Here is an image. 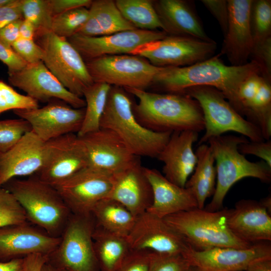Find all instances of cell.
Instances as JSON below:
<instances>
[{
  "mask_svg": "<svg viewBox=\"0 0 271 271\" xmlns=\"http://www.w3.org/2000/svg\"><path fill=\"white\" fill-rule=\"evenodd\" d=\"M247 141L243 136L221 135L208 141L215 159L216 182L212 199L204 207L205 210L214 212L222 209L228 191L244 178L252 177L270 183L271 167L262 160L250 162L239 152L238 146Z\"/></svg>",
  "mask_w": 271,
  "mask_h": 271,
  "instance_id": "5",
  "label": "cell"
},
{
  "mask_svg": "<svg viewBox=\"0 0 271 271\" xmlns=\"http://www.w3.org/2000/svg\"><path fill=\"white\" fill-rule=\"evenodd\" d=\"M239 152L242 155H252L261 159L271 167V141L261 142L248 140L238 146Z\"/></svg>",
  "mask_w": 271,
  "mask_h": 271,
  "instance_id": "45",
  "label": "cell"
},
{
  "mask_svg": "<svg viewBox=\"0 0 271 271\" xmlns=\"http://www.w3.org/2000/svg\"><path fill=\"white\" fill-rule=\"evenodd\" d=\"M216 48L217 43L213 40L167 35L138 47L130 54L143 57L158 67H184L210 58Z\"/></svg>",
  "mask_w": 271,
  "mask_h": 271,
  "instance_id": "11",
  "label": "cell"
},
{
  "mask_svg": "<svg viewBox=\"0 0 271 271\" xmlns=\"http://www.w3.org/2000/svg\"><path fill=\"white\" fill-rule=\"evenodd\" d=\"M48 153V142L32 130L26 133L7 152L0 153V187L17 177L31 176L43 167Z\"/></svg>",
  "mask_w": 271,
  "mask_h": 271,
  "instance_id": "20",
  "label": "cell"
},
{
  "mask_svg": "<svg viewBox=\"0 0 271 271\" xmlns=\"http://www.w3.org/2000/svg\"><path fill=\"white\" fill-rule=\"evenodd\" d=\"M189 265L182 254H162L153 252L150 271H184Z\"/></svg>",
  "mask_w": 271,
  "mask_h": 271,
  "instance_id": "42",
  "label": "cell"
},
{
  "mask_svg": "<svg viewBox=\"0 0 271 271\" xmlns=\"http://www.w3.org/2000/svg\"><path fill=\"white\" fill-rule=\"evenodd\" d=\"M153 190V200L147 211L160 217L198 208L191 191L166 179L158 170L144 167Z\"/></svg>",
  "mask_w": 271,
  "mask_h": 271,
  "instance_id": "27",
  "label": "cell"
},
{
  "mask_svg": "<svg viewBox=\"0 0 271 271\" xmlns=\"http://www.w3.org/2000/svg\"><path fill=\"white\" fill-rule=\"evenodd\" d=\"M34 40L48 70L68 90L82 98L85 89L94 82L77 50L67 39L51 31L36 32Z\"/></svg>",
  "mask_w": 271,
  "mask_h": 271,
  "instance_id": "8",
  "label": "cell"
},
{
  "mask_svg": "<svg viewBox=\"0 0 271 271\" xmlns=\"http://www.w3.org/2000/svg\"><path fill=\"white\" fill-rule=\"evenodd\" d=\"M23 19L13 22L0 29V42L11 47L20 38L19 29Z\"/></svg>",
  "mask_w": 271,
  "mask_h": 271,
  "instance_id": "50",
  "label": "cell"
},
{
  "mask_svg": "<svg viewBox=\"0 0 271 271\" xmlns=\"http://www.w3.org/2000/svg\"><path fill=\"white\" fill-rule=\"evenodd\" d=\"M23 18L31 23L36 32L51 31L53 15L49 0H21Z\"/></svg>",
  "mask_w": 271,
  "mask_h": 271,
  "instance_id": "37",
  "label": "cell"
},
{
  "mask_svg": "<svg viewBox=\"0 0 271 271\" xmlns=\"http://www.w3.org/2000/svg\"><path fill=\"white\" fill-rule=\"evenodd\" d=\"M60 240V237L52 236L29 222L1 227L0 261L23 258L35 253L48 256Z\"/></svg>",
  "mask_w": 271,
  "mask_h": 271,
  "instance_id": "19",
  "label": "cell"
},
{
  "mask_svg": "<svg viewBox=\"0 0 271 271\" xmlns=\"http://www.w3.org/2000/svg\"><path fill=\"white\" fill-rule=\"evenodd\" d=\"M249 60L257 65L259 75L271 82V37L253 44Z\"/></svg>",
  "mask_w": 271,
  "mask_h": 271,
  "instance_id": "41",
  "label": "cell"
},
{
  "mask_svg": "<svg viewBox=\"0 0 271 271\" xmlns=\"http://www.w3.org/2000/svg\"><path fill=\"white\" fill-rule=\"evenodd\" d=\"M12 1V0H0V8L8 5Z\"/></svg>",
  "mask_w": 271,
  "mask_h": 271,
  "instance_id": "58",
  "label": "cell"
},
{
  "mask_svg": "<svg viewBox=\"0 0 271 271\" xmlns=\"http://www.w3.org/2000/svg\"><path fill=\"white\" fill-rule=\"evenodd\" d=\"M124 89L111 86L100 127L114 132L135 156L157 158L172 132H159L144 127L133 112V102Z\"/></svg>",
  "mask_w": 271,
  "mask_h": 271,
  "instance_id": "3",
  "label": "cell"
},
{
  "mask_svg": "<svg viewBox=\"0 0 271 271\" xmlns=\"http://www.w3.org/2000/svg\"><path fill=\"white\" fill-rule=\"evenodd\" d=\"M95 227L91 213H72L47 261L68 271H100L92 238Z\"/></svg>",
  "mask_w": 271,
  "mask_h": 271,
  "instance_id": "9",
  "label": "cell"
},
{
  "mask_svg": "<svg viewBox=\"0 0 271 271\" xmlns=\"http://www.w3.org/2000/svg\"><path fill=\"white\" fill-rule=\"evenodd\" d=\"M111 86L102 82H95L83 91L86 105L81 127L77 133L79 137L96 131L103 113Z\"/></svg>",
  "mask_w": 271,
  "mask_h": 271,
  "instance_id": "33",
  "label": "cell"
},
{
  "mask_svg": "<svg viewBox=\"0 0 271 271\" xmlns=\"http://www.w3.org/2000/svg\"><path fill=\"white\" fill-rule=\"evenodd\" d=\"M36 30L33 25L27 20L23 19L19 29L20 38L34 40Z\"/></svg>",
  "mask_w": 271,
  "mask_h": 271,
  "instance_id": "52",
  "label": "cell"
},
{
  "mask_svg": "<svg viewBox=\"0 0 271 271\" xmlns=\"http://www.w3.org/2000/svg\"><path fill=\"white\" fill-rule=\"evenodd\" d=\"M84 145L75 133H68L48 141V153L42 168L35 174L55 187L88 166Z\"/></svg>",
  "mask_w": 271,
  "mask_h": 271,
  "instance_id": "14",
  "label": "cell"
},
{
  "mask_svg": "<svg viewBox=\"0 0 271 271\" xmlns=\"http://www.w3.org/2000/svg\"><path fill=\"white\" fill-rule=\"evenodd\" d=\"M184 271H203L199 267L192 265H189L188 267Z\"/></svg>",
  "mask_w": 271,
  "mask_h": 271,
  "instance_id": "57",
  "label": "cell"
},
{
  "mask_svg": "<svg viewBox=\"0 0 271 271\" xmlns=\"http://www.w3.org/2000/svg\"><path fill=\"white\" fill-rule=\"evenodd\" d=\"M132 249L183 255L192 248L186 239L163 218L148 211L136 217L127 236Z\"/></svg>",
  "mask_w": 271,
  "mask_h": 271,
  "instance_id": "15",
  "label": "cell"
},
{
  "mask_svg": "<svg viewBox=\"0 0 271 271\" xmlns=\"http://www.w3.org/2000/svg\"><path fill=\"white\" fill-rule=\"evenodd\" d=\"M23 19L21 0H12L8 5L0 8V29Z\"/></svg>",
  "mask_w": 271,
  "mask_h": 271,
  "instance_id": "48",
  "label": "cell"
},
{
  "mask_svg": "<svg viewBox=\"0 0 271 271\" xmlns=\"http://www.w3.org/2000/svg\"><path fill=\"white\" fill-rule=\"evenodd\" d=\"M91 213L96 226L125 237L131 231L136 219V217L123 205L109 198L97 202Z\"/></svg>",
  "mask_w": 271,
  "mask_h": 271,
  "instance_id": "32",
  "label": "cell"
},
{
  "mask_svg": "<svg viewBox=\"0 0 271 271\" xmlns=\"http://www.w3.org/2000/svg\"><path fill=\"white\" fill-rule=\"evenodd\" d=\"M85 62L94 83H105L123 89L145 90L151 86L162 68L131 54L103 56Z\"/></svg>",
  "mask_w": 271,
  "mask_h": 271,
  "instance_id": "10",
  "label": "cell"
},
{
  "mask_svg": "<svg viewBox=\"0 0 271 271\" xmlns=\"http://www.w3.org/2000/svg\"><path fill=\"white\" fill-rule=\"evenodd\" d=\"M48 256L40 253L30 254L24 258L23 271H41Z\"/></svg>",
  "mask_w": 271,
  "mask_h": 271,
  "instance_id": "51",
  "label": "cell"
},
{
  "mask_svg": "<svg viewBox=\"0 0 271 271\" xmlns=\"http://www.w3.org/2000/svg\"><path fill=\"white\" fill-rule=\"evenodd\" d=\"M230 211V209L227 208L214 212L196 208L163 219L196 250L216 247H250L251 244L239 239L229 229L227 220Z\"/></svg>",
  "mask_w": 271,
  "mask_h": 271,
  "instance_id": "6",
  "label": "cell"
},
{
  "mask_svg": "<svg viewBox=\"0 0 271 271\" xmlns=\"http://www.w3.org/2000/svg\"><path fill=\"white\" fill-rule=\"evenodd\" d=\"M270 84L254 74L246 79L238 90L241 115L260 129L264 140L271 137Z\"/></svg>",
  "mask_w": 271,
  "mask_h": 271,
  "instance_id": "25",
  "label": "cell"
},
{
  "mask_svg": "<svg viewBox=\"0 0 271 271\" xmlns=\"http://www.w3.org/2000/svg\"><path fill=\"white\" fill-rule=\"evenodd\" d=\"M85 107L76 108L59 99H52L42 107L13 110L26 120L32 131L40 139L48 142L68 133H77L85 114Z\"/></svg>",
  "mask_w": 271,
  "mask_h": 271,
  "instance_id": "13",
  "label": "cell"
},
{
  "mask_svg": "<svg viewBox=\"0 0 271 271\" xmlns=\"http://www.w3.org/2000/svg\"><path fill=\"white\" fill-rule=\"evenodd\" d=\"M232 233L250 244L271 241V217L259 201L243 199L230 209L227 220Z\"/></svg>",
  "mask_w": 271,
  "mask_h": 271,
  "instance_id": "26",
  "label": "cell"
},
{
  "mask_svg": "<svg viewBox=\"0 0 271 271\" xmlns=\"http://www.w3.org/2000/svg\"><path fill=\"white\" fill-rule=\"evenodd\" d=\"M252 0H227L229 12L227 31L220 55H225L231 65L248 63L253 42L249 25Z\"/></svg>",
  "mask_w": 271,
  "mask_h": 271,
  "instance_id": "23",
  "label": "cell"
},
{
  "mask_svg": "<svg viewBox=\"0 0 271 271\" xmlns=\"http://www.w3.org/2000/svg\"><path fill=\"white\" fill-rule=\"evenodd\" d=\"M113 182V174L87 166L54 188L72 214H86L107 197Z\"/></svg>",
  "mask_w": 271,
  "mask_h": 271,
  "instance_id": "12",
  "label": "cell"
},
{
  "mask_svg": "<svg viewBox=\"0 0 271 271\" xmlns=\"http://www.w3.org/2000/svg\"><path fill=\"white\" fill-rule=\"evenodd\" d=\"M195 154L197 161L191 177L185 187L190 189L195 196L199 209H203L206 199L213 196L216 186V171L215 159L210 146L198 145Z\"/></svg>",
  "mask_w": 271,
  "mask_h": 271,
  "instance_id": "30",
  "label": "cell"
},
{
  "mask_svg": "<svg viewBox=\"0 0 271 271\" xmlns=\"http://www.w3.org/2000/svg\"><path fill=\"white\" fill-rule=\"evenodd\" d=\"M182 94L195 99L202 109L205 132L198 145L228 131L237 132L250 141H264L260 129L237 112L222 93L215 88L195 86L187 89Z\"/></svg>",
  "mask_w": 271,
  "mask_h": 271,
  "instance_id": "7",
  "label": "cell"
},
{
  "mask_svg": "<svg viewBox=\"0 0 271 271\" xmlns=\"http://www.w3.org/2000/svg\"><path fill=\"white\" fill-rule=\"evenodd\" d=\"M3 187L15 197L28 222L49 235L60 237L72 213L54 187L36 175L10 180Z\"/></svg>",
  "mask_w": 271,
  "mask_h": 271,
  "instance_id": "4",
  "label": "cell"
},
{
  "mask_svg": "<svg viewBox=\"0 0 271 271\" xmlns=\"http://www.w3.org/2000/svg\"><path fill=\"white\" fill-rule=\"evenodd\" d=\"M88 15L87 8L80 7L54 16L51 31L67 39L78 32L86 23Z\"/></svg>",
  "mask_w": 271,
  "mask_h": 271,
  "instance_id": "36",
  "label": "cell"
},
{
  "mask_svg": "<svg viewBox=\"0 0 271 271\" xmlns=\"http://www.w3.org/2000/svg\"><path fill=\"white\" fill-rule=\"evenodd\" d=\"M125 90L136 96L132 105L137 120L144 127L159 132L204 130L203 113L199 103L185 94L160 93L134 88Z\"/></svg>",
  "mask_w": 271,
  "mask_h": 271,
  "instance_id": "2",
  "label": "cell"
},
{
  "mask_svg": "<svg viewBox=\"0 0 271 271\" xmlns=\"http://www.w3.org/2000/svg\"><path fill=\"white\" fill-rule=\"evenodd\" d=\"M198 132L192 130L173 132L157 158L164 164L163 175L172 183L185 187L193 172L197 158L193 145Z\"/></svg>",
  "mask_w": 271,
  "mask_h": 271,
  "instance_id": "24",
  "label": "cell"
},
{
  "mask_svg": "<svg viewBox=\"0 0 271 271\" xmlns=\"http://www.w3.org/2000/svg\"><path fill=\"white\" fill-rule=\"evenodd\" d=\"M115 3L123 18L136 29L163 31L151 0H116Z\"/></svg>",
  "mask_w": 271,
  "mask_h": 271,
  "instance_id": "34",
  "label": "cell"
},
{
  "mask_svg": "<svg viewBox=\"0 0 271 271\" xmlns=\"http://www.w3.org/2000/svg\"><path fill=\"white\" fill-rule=\"evenodd\" d=\"M249 25L253 44L271 37L270 0H252Z\"/></svg>",
  "mask_w": 271,
  "mask_h": 271,
  "instance_id": "35",
  "label": "cell"
},
{
  "mask_svg": "<svg viewBox=\"0 0 271 271\" xmlns=\"http://www.w3.org/2000/svg\"><path fill=\"white\" fill-rule=\"evenodd\" d=\"M8 80L38 102L52 99L62 100L76 108L85 107L82 99L68 90L48 70L42 61L27 64L21 70L8 73Z\"/></svg>",
  "mask_w": 271,
  "mask_h": 271,
  "instance_id": "18",
  "label": "cell"
},
{
  "mask_svg": "<svg viewBox=\"0 0 271 271\" xmlns=\"http://www.w3.org/2000/svg\"><path fill=\"white\" fill-rule=\"evenodd\" d=\"M270 242H259L245 248L226 247L205 250L191 248L183 255L190 265L203 271H244L254 262L271 259Z\"/></svg>",
  "mask_w": 271,
  "mask_h": 271,
  "instance_id": "17",
  "label": "cell"
},
{
  "mask_svg": "<svg viewBox=\"0 0 271 271\" xmlns=\"http://www.w3.org/2000/svg\"><path fill=\"white\" fill-rule=\"evenodd\" d=\"M92 238L100 271H116L131 249L127 237L96 225Z\"/></svg>",
  "mask_w": 271,
  "mask_h": 271,
  "instance_id": "31",
  "label": "cell"
},
{
  "mask_svg": "<svg viewBox=\"0 0 271 271\" xmlns=\"http://www.w3.org/2000/svg\"><path fill=\"white\" fill-rule=\"evenodd\" d=\"M153 252L132 249L116 271H150Z\"/></svg>",
  "mask_w": 271,
  "mask_h": 271,
  "instance_id": "43",
  "label": "cell"
},
{
  "mask_svg": "<svg viewBox=\"0 0 271 271\" xmlns=\"http://www.w3.org/2000/svg\"><path fill=\"white\" fill-rule=\"evenodd\" d=\"M106 198L118 202L136 217L148 211L153 203V190L139 158L113 174L112 186Z\"/></svg>",
  "mask_w": 271,
  "mask_h": 271,
  "instance_id": "22",
  "label": "cell"
},
{
  "mask_svg": "<svg viewBox=\"0 0 271 271\" xmlns=\"http://www.w3.org/2000/svg\"><path fill=\"white\" fill-rule=\"evenodd\" d=\"M154 7L168 35L193 37L211 41L206 34L193 3L184 0L153 1Z\"/></svg>",
  "mask_w": 271,
  "mask_h": 271,
  "instance_id": "28",
  "label": "cell"
},
{
  "mask_svg": "<svg viewBox=\"0 0 271 271\" xmlns=\"http://www.w3.org/2000/svg\"><path fill=\"white\" fill-rule=\"evenodd\" d=\"M88 19L77 34L104 36L136 29L121 14L112 0L92 1Z\"/></svg>",
  "mask_w": 271,
  "mask_h": 271,
  "instance_id": "29",
  "label": "cell"
},
{
  "mask_svg": "<svg viewBox=\"0 0 271 271\" xmlns=\"http://www.w3.org/2000/svg\"><path fill=\"white\" fill-rule=\"evenodd\" d=\"M31 130L30 124L21 118L0 120V153L7 152Z\"/></svg>",
  "mask_w": 271,
  "mask_h": 271,
  "instance_id": "40",
  "label": "cell"
},
{
  "mask_svg": "<svg viewBox=\"0 0 271 271\" xmlns=\"http://www.w3.org/2000/svg\"><path fill=\"white\" fill-rule=\"evenodd\" d=\"M259 203L270 214L271 213V196L268 195L265 198L261 199L259 201Z\"/></svg>",
  "mask_w": 271,
  "mask_h": 271,
  "instance_id": "55",
  "label": "cell"
},
{
  "mask_svg": "<svg viewBox=\"0 0 271 271\" xmlns=\"http://www.w3.org/2000/svg\"><path fill=\"white\" fill-rule=\"evenodd\" d=\"M167 35L162 30L135 29L99 37L76 34L67 40L86 62L103 56L130 54L138 47Z\"/></svg>",
  "mask_w": 271,
  "mask_h": 271,
  "instance_id": "16",
  "label": "cell"
},
{
  "mask_svg": "<svg viewBox=\"0 0 271 271\" xmlns=\"http://www.w3.org/2000/svg\"><path fill=\"white\" fill-rule=\"evenodd\" d=\"M41 271H68L63 268L54 265L47 261L43 265Z\"/></svg>",
  "mask_w": 271,
  "mask_h": 271,
  "instance_id": "56",
  "label": "cell"
},
{
  "mask_svg": "<svg viewBox=\"0 0 271 271\" xmlns=\"http://www.w3.org/2000/svg\"><path fill=\"white\" fill-rule=\"evenodd\" d=\"M53 17L80 7L89 8L91 0H49Z\"/></svg>",
  "mask_w": 271,
  "mask_h": 271,
  "instance_id": "49",
  "label": "cell"
},
{
  "mask_svg": "<svg viewBox=\"0 0 271 271\" xmlns=\"http://www.w3.org/2000/svg\"><path fill=\"white\" fill-rule=\"evenodd\" d=\"M0 60L8 67V73L19 71L27 64L11 47H9L1 42H0Z\"/></svg>",
  "mask_w": 271,
  "mask_h": 271,
  "instance_id": "47",
  "label": "cell"
},
{
  "mask_svg": "<svg viewBox=\"0 0 271 271\" xmlns=\"http://www.w3.org/2000/svg\"><path fill=\"white\" fill-rule=\"evenodd\" d=\"M12 48L27 64L42 61V51L34 40L19 38L12 44Z\"/></svg>",
  "mask_w": 271,
  "mask_h": 271,
  "instance_id": "44",
  "label": "cell"
},
{
  "mask_svg": "<svg viewBox=\"0 0 271 271\" xmlns=\"http://www.w3.org/2000/svg\"><path fill=\"white\" fill-rule=\"evenodd\" d=\"M39 107L37 100L27 95L18 93L0 80V114L10 110L31 109Z\"/></svg>",
  "mask_w": 271,
  "mask_h": 271,
  "instance_id": "39",
  "label": "cell"
},
{
  "mask_svg": "<svg viewBox=\"0 0 271 271\" xmlns=\"http://www.w3.org/2000/svg\"><path fill=\"white\" fill-rule=\"evenodd\" d=\"M201 2L217 21L224 35L229 18L227 0H202Z\"/></svg>",
  "mask_w": 271,
  "mask_h": 271,
  "instance_id": "46",
  "label": "cell"
},
{
  "mask_svg": "<svg viewBox=\"0 0 271 271\" xmlns=\"http://www.w3.org/2000/svg\"><path fill=\"white\" fill-rule=\"evenodd\" d=\"M28 222L22 206L5 188L0 187V228Z\"/></svg>",
  "mask_w": 271,
  "mask_h": 271,
  "instance_id": "38",
  "label": "cell"
},
{
  "mask_svg": "<svg viewBox=\"0 0 271 271\" xmlns=\"http://www.w3.org/2000/svg\"><path fill=\"white\" fill-rule=\"evenodd\" d=\"M24 258L0 261V271H23Z\"/></svg>",
  "mask_w": 271,
  "mask_h": 271,
  "instance_id": "53",
  "label": "cell"
},
{
  "mask_svg": "<svg viewBox=\"0 0 271 271\" xmlns=\"http://www.w3.org/2000/svg\"><path fill=\"white\" fill-rule=\"evenodd\" d=\"M220 56V54L214 55L187 66L162 67L155 75L151 86L166 93L178 94H182L192 87H213L222 92L240 114L238 89L248 77L259 74V68L251 61L241 66L227 65Z\"/></svg>",
  "mask_w": 271,
  "mask_h": 271,
  "instance_id": "1",
  "label": "cell"
},
{
  "mask_svg": "<svg viewBox=\"0 0 271 271\" xmlns=\"http://www.w3.org/2000/svg\"><path fill=\"white\" fill-rule=\"evenodd\" d=\"M79 137L86 151L88 166L114 174L125 169L139 158L109 129L100 128Z\"/></svg>",
  "mask_w": 271,
  "mask_h": 271,
  "instance_id": "21",
  "label": "cell"
},
{
  "mask_svg": "<svg viewBox=\"0 0 271 271\" xmlns=\"http://www.w3.org/2000/svg\"><path fill=\"white\" fill-rule=\"evenodd\" d=\"M244 271H271V259L254 262L249 265Z\"/></svg>",
  "mask_w": 271,
  "mask_h": 271,
  "instance_id": "54",
  "label": "cell"
}]
</instances>
